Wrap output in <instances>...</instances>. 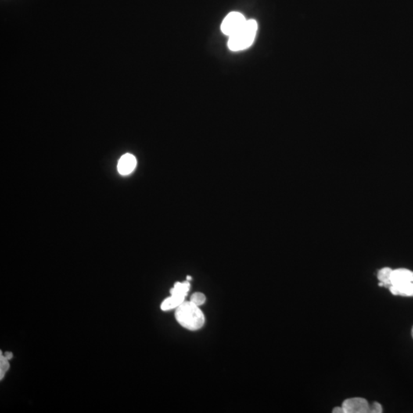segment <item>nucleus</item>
Segmentation results:
<instances>
[{
    "label": "nucleus",
    "instance_id": "0eeeda50",
    "mask_svg": "<svg viewBox=\"0 0 413 413\" xmlns=\"http://www.w3.org/2000/svg\"><path fill=\"white\" fill-rule=\"evenodd\" d=\"M184 298H185L184 296H181L178 294H172L170 297L167 298L162 302L161 309L162 311H169L172 309H176L184 302Z\"/></svg>",
    "mask_w": 413,
    "mask_h": 413
},
{
    "label": "nucleus",
    "instance_id": "f257e3e1",
    "mask_svg": "<svg viewBox=\"0 0 413 413\" xmlns=\"http://www.w3.org/2000/svg\"><path fill=\"white\" fill-rule=\"evenodd\" d=\"M175 318L183 328L196 331L203 327L205 322V315L199 306L191 301H184L178 308H176Z\"/></svg>",
    "mask_w": 413,
    "mask_h": 413
},
{
    "label": "nucleus",
    "instance_id": "9b49d317",
    "mask_svg": "<svg viewBox=\"0 0 413 413\" xmlns=\"http://www.w3.org/2000/svg\"><path fill=\"white\" fill-rule=\"evenodd\" d=\"M192 303L198 306H202L205 304V301H206V297L205 295L202 292H195L192 296H191V299H190Z\"/></svg>",
    "mask_w": 413,
    "mask_h": 413
},
{
    "label": "nucleus",
    "instance_id": "4468645a",
    "mask_svg": "<svg viewBox=\"0 0 413 413\" xmlns=\"http://www.w3.org/2000/svg\"><path fill=\"white\" fill-rule=\"evenodd\" d=\"M3 355H4V357H5V358L8 359V360H10L12 358V357H13V354H12V352H9V351L5 352V353H4Z\"/></svg>",
    "mask_w": 413,
    "mask_h": 413
},
{
    "label": "nucleus",
    "instance_id": "f03ea898",
    "mask_svg": "<svg viewBox=\"0 0 413 413\" xmlns=\"http://www.w3.org/2000/svg\"><path fill=\"white\" fill-rule=\"evenodd\" d=\"M389 290L393 296L413 297V272L403 268L393 270Z\"/></svg>",
    "mask_w": 413,
    "mask_h": 413
},
{
    "label": "nucleus",
    "instance_id": "7ed1b4c3",
    "mask_svg": "<svg viewBox=\"0 0 413 413\" xmlns=\"http://www.w3.org/2000/svg\"><path fill=\"white\" fill-rule=\"evenodd\" d=\"M258 25L253 19L246 20L238 33L230 36L228 47L233 51H239L251 46L257 33Z\"/></svg>",
    "mask_w": 413,
    "mask_h": 413
},
{
    "label": "nucleus",
    "instance_id": "2eb2a0df",
    "mask_svg": "<svg viewBox=\"0 0 413 413\" xmlns=\"http://www.w3.org/2000/svg\"><path fill=\"white\" fill-rule=\"evenodd\" d=\"M187 279H188V281H189V280L191 279V277L188 275V276H187Z\"/></svg>",
    "mask_w": 413,
    "mask_h": 413
},
{
    "label": "nucleus",
    "instance_id": "dca6fc26",
    "mask_svg": "<svg viewBox=\"0 0 413 413\" xmlns=\"http://www.w3.org/2000/svg\"><path fill=\"white\" fill-rule=\"evenodd\" d=\"M412 336H413V329H412Z\"/></svg>",
    "mask_w": 413,
    "mask_h": 413
},
{
    "label": "nucleus",
    "instance_id": "1a4fd4ad",
    "mask_svg": "<svg viewBox=\"0 0 413 413\" xmlns=\"http://www.w3.org/2000/svg\"><path fill=\"white\" fill-rule=\"evenodd\" d=\"M190 289V283L188 281L183 282H176L174 287L170 290L171 295L172 294H178L181 296H187L188 291Z\"/></svg>",
    "mask_w": 413,
    "mask_h": 413
},
{
    "label": "nucleus",
    "instance_id": "9d476101",
    "mask_svg": "<svg viewBox=\"0 0 413 413\" xmlns=\"http://www.w3.org/2000/svg\"><path fill=\"white\" fill-rule=\"evenodd\" d=\"M9 360L5 358L1 352V354H0V379L1 380H2L7 371L9 370L10 366H9Z\"/></svg>",
    "mask_w": 413,
    "mask_h": 413
},
{
    "label": "nucleus",
    "instance_id": "20e7f679",
    "mask_svg": "<svg viewBox=\"0 0 413 413\" xmlns=\"http://www.w3.org/2000/svg\"><path fill=\"white\" fill-rule=\"evenodd\" d=\"M246 19L242 14L238 12H232L226 16L221 24V31L226 35L231 36L238 33L240 29L244 26Z\"/></svg>",
    "mask_w": 413,
    "mask_h": 413
},
{
    "label": "nucleus",
    "instance_id": "ddd939ff",
    "mask_svg": "<svg viewBox=\"0 0 413 413\" xmlns=\"http://www.w3.org/2000/svg\"><path fill=\"white\" fill-rule=\"evenodd\" d=\"M333 413H344V412L343 408L342 407H335L334 408L333 411H332Z\"/></svg>",
    "mask_w": 413,
    "mask_h": 413
},
{
    "label": "nucleus",
    "instance_id": "f8f14e48",
    "mask_svg": "<svg viewBox=\"0 0 413 413\" xmlns=\"http://www.w3.org/2000/svg\"><path fill=\"white\" fill-rule=\"evenodd\" d=\"M382 413V406L379 403L374 402L372 403V413Z\"/></svg>",
    "mask_w": 413,
    "mask_h": 413
},
{
    "label": "nucleus",
    "instance_id": "6e6552de",
    "mask_svg": "<svg viewBox=\"0 0 413 413\" xmlns=\"http://www.w3.org/2000/svg\"><path fill=\"white\" fill-rule=\"evenodd\" d=\"M393 270L389 267L381 269L378 272V278L379 279V286L384 287L389 289L391 285V275Z\"/></svg>",
    "mask_w": 413,
    "mask_h": 413
},
{
    "label": "nucleus",
    "instance_id": "39448f33",
    "mask_svg": "<svg viewBox=\"0 0 413 413\" xmlns=\"http://www.w3.org/2000/svg\"><path fill=\"white\" fill-rule=\"evenodd\" d=\"M344 413H372V403L364 398H350L342 403Z\"/></svg>",
    "mask_w": 413,
    "mask_h": 413
},
{
    "label": "nucleus",
    "instance_id": "423d86ee",
    "mask_svg": "<svg viewBox=\"0 0 413 413\" xmlns=\"http://www.w3.org/2000/svg\"><path fill=\"white\" fill-rule=\"evenodd\" d=\"M137 163V159L134 155L130 153L125 154L118 162V172L122 175L130 174L134 171Z\"/></svg>",
    "mask_w": 413,
    "mask_h": 413
}]
</instances>
